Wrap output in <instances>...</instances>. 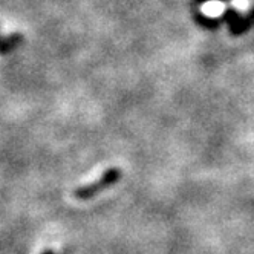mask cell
Here are the masks:
<instances>
[{"label":"cell","instance_id":"cell-2","mask_svg":"<svg viewBox=\"0 0 254 254\" xmlns=\"http://www.w3.org/2000/svg\"><path fill=\"white\" fill-rule=\"evenodd\" d=\"M43 254H54V253H52V251H45Z\"/></svg>","mask_w":254,"mask_h":254},{"label":"cell","instance_id":"cell-1","mask_svg":"<svg viewBox=\"0 0 254 254\" xmlns=\"http://www.w3.org/2000/svg\"><path fill=\"white\" fill-rule=\"evenodd\" d=\"M120 176H121V172L118 169H109L107 172H104L101 175V178L98 181H95V183L78 189L77 193H75V196L78 199H90L92 196H95L97 193H100L101 190L114 186L117 181L120 179Z\"/></svg>","mask_w":254,"mask_h":254}]
</instances>
